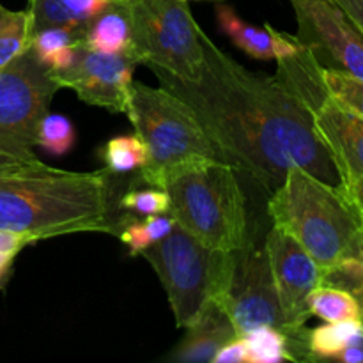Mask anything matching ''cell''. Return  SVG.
Returning <instances> with one entry per match:
<instances>
[{"label":"cell","mask_w":363,"mask_h":363,"mask_svg":"<svg viewBox=\"0 0 363 363\" xmlns=\"http://www.w3.org/2000/svg\"><path fill=\"white\" fill-rule=\"evenodd\" d=\"M204 64L197 80L184 82L160 67V85L190 105L220 160L272 194L291 167H303L339 184L332 156L312 126L307 106L279 77L255 73L227 55L201 32Z\"/></svg>","instance_id":"1"},{"label":"cell","mask_w":363,"mask_h":363,"mask_svg":"<svg viewBox=\"0 0 363 363\" xmlns=\"http://www.w3.org/2000/svg\"><path fill=\"white\" fill-rule=\"evenodd\" d=\"M112 174L41 165L0 176V230L27 236L32 243L77 233L117 236L112 213Z\"/></svg>","instance_id":"2"},{"label":"cell","mask_w":363,"mask_h":363,"mask_svg":"<svg viewBox=\"0 0 363 363\" xmlns=\"http://www.w3.org/2000/svg\"><path fill=\"white\" fill-rule=\"evenodd\" d=\"M273 225L298 241L325 269L350 257L362 225L357 209L339 184L326 183L303 167H291L268 195Z\"/></svg>","instance_id":"3"},{"label":"cell","mask_w":363,"mask_h":363,"mask_svg":"<svg viewBox=\"0 0 363 363\" xmlns=\"http://www.w3.org/2000/svg\"><path fill=\"white\" fill-rule=\"evenodd\" d=\"M240 174L222 160H202L170 170L158 183L169 195V215L213 250L234 252L248 238L247 197Z\"/></svg>","instance_id":"4"},{"label":"cell","mask_w":363,"mask_h":363,"mask_svg":"<svg viewBox=\"0 0 363 363\" xmlns=\"http://www.w3.org/2000/svg\"><path fill=\"white\" fill-rule=\"evenodd\" d=\"M126 116L147 149L140 181L149 186L156 188L165 174L188 163L220 160L190 105L162 85L133 80Z\"/></svg>","instance_id":"5"},{"label":"cell","mask_w":363,"mask_h":363,"mask_svg":"<svg viewBox=\"0 0 363 363\" xmlns=\"http://www.w3.org/2000/svg\"><path fill=\"white\" fill-rule=\"evenodd\" d=\"M165 289L177 328H188L222 294L233 252L213 250L181 225L142 252Z\"/></svg>","instance_id":"6"},{"label":"cell","mask_w":363,"mask_h":363,"mask_svg":"<svg viewBox=\"0 0 363 363\" xmlns=\"http://www.w3.org/2000/svg\"><path fill=\"white\" fill-rule=\"evenodd\" d=\"M59 89L32 50L0 69V176L41 165L39 124Z\"/></svg>","instance_id":"7"},{"label":"cell","mask_w":363,"mask_h":363,"mask_svg":"<svg viewBox=\"0 0 363 363\" xmlns=\"http://www.w3.org/2000/svg\"><path fill=\"white\" fill-rule=\"evenodd\" d=\"M130 23V50L138 64L160 67L184 82L204 64L202 28L186 0H119Z\"/></svg>","instance_id":"8"},{"label":"cell","mask_w":363,"mask_h":363,"mask_svg":"<svg viewBox=\"0 0 363 363\" xmlns=\"http://www.w3.org/2000/svg\"><path fill=\"white\" fill-rule=\"evenodd\" d=\"M323 66L308 50L279 60L277 77L307 106L315 135L332 156L339 184L363 177V119L330 96Z\"/></svg>","instance_id":"9"},{"label":"cell","mask_w":363,"mask_h":363,"mask_svg":"<svg viewBox=\"0 0 363 363\" xmlns=\"http://www.w3.org/2000/svg\"><path fill=\"white\" fill-rule=\"evenodd\" d=\"M264 248L286 318L287 346L293 362H307L308 330L305 323L311 318L308 296L315 287L325 284V269L294 238L275 225L264 236Z\"/></svg>","instance_id":"10"},{"label":"cell","mask_w":363,"mask_h":363,"mask_svg":"<svg viewBox=\"0 0 363 363\" xmlns=\"http://www.w3.org/2000/svg\"><path fill=\"white\" fill-rule=\"evenodd\" d=\"M213 301L229 315L238 337L247 335L259 326H273L287 333L264 241L259 245L250 234L243 247L233 252L225 289Z\"/></svg>","instance_id":"11"},{"label":"cell","mask_w":363,"mask_h":363,"mask_svg":"<svg viewBox=\"0 0 363 363\" xmlns=\"http://www.w3.org/2000/svg\"><path fill=\"white\" fill-rule=\"evenodd\" d=\"M298 21V41L323 67L363 80V34L335 0H289Z\"/></svg>","instance_id":"12"},{"label":"cell","mask_w":363,"mask_h":363,"mask_svg":"<svg viewBox=\"0 0 363 363\" xmlns=\"http://www.w3.org/2000/svg\"><path fill=\"white\" fill-rule=\"evenodd\" d=\"M138 66L131 53H101L85 45H78L71 66L62 71H50L60 89L77 92L87 105L126 113L130 101L133 69Z\"/></svg>","instance_id":"13"},{"label":"cell","mask_w":363,"mask_h":363,"mask_svg":"<svg viewBox=\"0 0 363 363\" xmlns=\"http://www.w3.org/2000/svg\"><path fill=\"white\" fill-rule=\"evenodd\" d=\"M188 332L179 346L170 354V362L179 363H213L220 350L236 339L233 321L216 301H209L197 321L188 326Z\"/></svg>","instance_id":"14"},{"label":"cell","mask_w":363,"mask_h":363,"mask_svg":"<svg viewBox=\"0 0 363 363\" xmlns=\"http://www.w3.org/2000/svg\"><path fill=\"white\" fill-rule=\"evenodd\" d=\"M216 18L230 41L252 59H275V34H273L272 25L266 23L261 28L254 27V25L247 23L243 18L238 16L236 11L229 6L216 7Z\"/></svg>","instance_id":"15"},{"label":"cell","mask_w":363,"mask_h":363,"mask_svg":"<svg viewBox=\"0 0 363 363\" xmlns=\"http://www.w3.org/2000/svg\"><path fill=\"white\" fill-rule=\"evenodd\" d=\"M85 45L94 52L123 53L130 50V23L119 0L94 16L85 30Z\"/></svg>","instance_id":"16"},{"label":"cell","mask_w":363,"mask_h":363,"mask_svg":"<svg viewBox=\"0 0 363 363\" xmlns=\"http://www.w3.org/2000/svg\"><path fill=\"white\" fill-rule=\"evenodd\" d=\"M85 32L66 27L41 28L32 35L30 50L35 59L50 71H62L71 66Z\"/></svg>","instance_id":"17"},{"label":"cell","mask_w":363,"mask_h":363,"mask_svg":"<svg viewBox=\"0 0 363 363\" xmlns=\"http://www.w3.org/2000/svg\"><path fill=\"white\" fill-rule=\"evenodd\" d=\"M176 225L170 215H142V218L126 215L119 218L117 238L128 247L131 255H140L145 248L165 238Z\"/></svg>","instance_id":"18"},{"label":"cell","mask_w":363,"mask_h":363,"mask_svg":"<svg viewBox=\"0 0 363 363\" xmlns=\"http://www.w3.org/2000/svg\"><path fill=\"white\" fill-rule=\"evenodd\" d=\"M32 35L30 11H11L0 4V69L30 50Z\"/></svg>","instance_id":"19"},{"label":"cell","mask_w":363,"mask_h":363,"mask_svg":"<svg viewBox=\"0 0 363 363\" xmlns=\"http://www.w3.org/2000/svg\"><path fill=\"white\" fill-rule=\"evenodd\" d=\"M360 319L340 323H326L308 332L307 350L308 360H325V358H337L347 346L354 342L360 335Z\"/></svg>","instance_id":"20"},{"label":"cell","mask_w":363,"mask_h":363,"mask_svg":"<svg viewBox=\"0 0 363 363\" xmlns=\"http://www.w3.org/2000/svg\"><path fill=\"white\" fill-rule=\"evenodd\" d=\"M311 315L323 319L325 323H340L360 319V303L357 296L342 287L319 286L308 296Z\"/></svg>","instance_id":"21"},{"label":"cell","mask_w":363,"mask_h":363,"mask_svg":"<svg viewBox=\"0 0 363 363\" xmlns=\"http://www.w3.org/2000/svg\"><path fill=\"white\" fill-rule=\"evenodd\" d=\"M99 156L110 174H126L131 170H140L145 165L147 149L137 133L119 135L105 142Z\"/></svg>","instance_id":"22"},{"label":"cell","mask_w":363,"mask_h":363,"mask_svg":"<svg viewBox=\"0 0 363 363\" xmlns=\"http://www.w3.org/2000/svg\"><path fill=\"white\" fill-rule=\"evenodd\" d=\"M247 346V363L293 362L286 333L273 326H259L243 335Z\"/></svg>","instance_id":"23"},{"label":"cell","mask_w":363,"mask_h":363,"mask_svg":"<svg viewBox=\"0 0 363 363\" xmlns=\"http://www.w3.org/2000/svg\"><path fill=\"white\" fill-rule=\"evenodd\" d=\"M74 126L67 117L59 113H46L39 124L38 147L45 149L53 156H62L69 152L74 145Z\"/></svg>","instance_id":"24"},{"label":"cell","mask_w":363,"mask_h":363,"mask_svg":"<svg viewBox=\"0 0 363 363\" xmlns=\"http://www.w3.org/2000/svg\"><path fill=\"white\" fill-rule=\"evenodd\" d=\"M321 74L330 96L363 119V80L335 67H323Z\"/></svg>","instance_id":"25"},{"label":"cell","mask_w":363,"mask_h":363,"mask_svg":"<svg viewBox=\"0 0 363 363\" xmlns=\"http://www.w3.org/2000/svg\"><path fill=\"white\" fill-rule=\"evenodd\" d=\"M34 32L50 27H66L85 32L87 27L74 18L66 0H28Z\"/></svg>","instance_id":"26"},{"label":"cell","mask_w":363,"mask_h":363,"mask_svg":"<svg viewBox=\"0 0 363 363\" xmlns=\"http://www.w3.org/2000/svg\"><path fill=\"white\" fill-rule=\"evenodd\" d=\"M119 206L137 215H169L170 201L163 190L149 186L145 190H128L121 197Z\"/></svg>","instance_id":"27"},{"label":"cell","mask_w":363,"mask_h":363,"mask_svg":"<svg viewBox=\"0 0 363 363\" xmlns=\"http://www.w3.org/2000/svg\"><path fill=\"white\" fill-rule=\"evenodd\" d=\"M27 245H32V241L27 236L9 233V230H0V287L7 280V275H9L11 266H13L16 255Z\"/></svg>","instance_id":"28"},{"label":"cell","mask_w":363,"mask_h":363,"mask_svg":"<svg viewBox=\"0 0 363 363\" xmlns=\"http://www.w3.org/2000/svg\"><path fill=\"white\" fill-rule=\"evenodd\" d=\"M350 293H353L357 296L358 303H360V323H362V330L358 339L354 340L351 346H347L342 353L337 354L335 360L346 362V363H363V279H358L357 282L351 284L350 286Z\"/></svg>","instance_id":"29"},{"label":"cell","mask_w":363,"mask_h":363,"mask_svg":"<svg viewBox=\"0 0 363 363\" xmlns=\"http://www.w3.org/2000/svg\"><path fill=\"white\" fill-rule=\"evenodd\" d=\"M247 362V346L243 337H236L227 342L213 358V363H243Z\"/></svg>","instance_id":"30"},{"label":"cell","mask_w":363,"mask_h":363,"mask_svg":"<svg viewBox=\"0 0 363 363\" xmlns=\"http://www.w3.org/2000/svg\"><path fill=\"white\" fill-rule=\"evenodd\" d=\"M339 186H340V190L344 191V195L350 199V202L353 204V208L357 209L358 216H360V220L363 223V177L351 181V183L339 184Z\"/></svg>","instance_id":"31"},{"label":"cell","mask_w":363,"mask_h":363,"mask_svg":"<svg viewBox=\"0 0 363 363\" xmlns=\"http://www.w3.org/2000/svg\"><path fill=\"white\" fill-rule=\"evenodd\" d=\"M335 2L350 14L351 20L357 23L363 34V0H335Z\"/></svg>","instance_id":"32"},{"label":"cell","mask_w":363,"mask_h":363,"mask_svg":"<svg viewBox=\"0 0 363 363\" xmlns=\"http://www.w3.org/2000/svg\"><path fill=\"white\" fill-rule=\"evenodd\" d=\"M350 259L354 262L358 273H360L362 279H363V223L360 225V229H358L357 238H354V243H353V248H351Z\"/></svg>","instance_id":"33"}]
</instances>
